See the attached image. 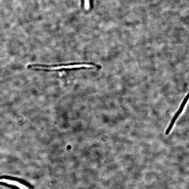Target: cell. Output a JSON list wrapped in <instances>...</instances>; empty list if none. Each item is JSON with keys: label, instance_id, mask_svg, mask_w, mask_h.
Wrapping results in <instances>:
<instances>
[{"label": "cell", "instance_id": "6da1fadb", "mask_svg": "<svg viewBox=\"0 0 189 189\" xmlns=\"http://www.w3.org/2000/svg\"><path fill=\"white\" fill-rule=\"evenodd\" d=\"M83 64H76L74 65L54 66L43 65V64H30L27 66L28 68L31 69L33 67H41L46 68V69L42 68H32V69L35 71H52L61 69H78L83 67Z\"/></svg>", "mask_w": 189, "mask_h": 189}, {"label": "cell", "instance_id": "7a4b0ae2", "mask_svg": "<svg viewBox=\"0 0 189 189\" xmlns=\"http://www.w3.org/2000/svg\"><path fill=\"white\" fill-rule=\"evenodd\" d=\"M188 95L186 96V97H185L183 101L182 102L179 109L178 111L176 112L175 115L174 116L173 118L171 120V122L169 126H168V129L166 130L165 132L166 135H168V134H169L172 128H173V126L178 116H179L181 113H182L183 111V110L184 109L185 106V104L188 99Z\"/></svg>", "mask_w": 189, "mask_h": 189}, {"label": "cell", "instance_id": "3957f363", "mask_svg": "<svg viewBox=\"0 0 189 189\" xmlns=\"http://www.w3.org/2000/svg\"><path fill=\"white\" fill-rule=\"evenodd\" d=\"M0 182L4 183L16 187L19 189H29V188L25 186V185L16 180L7 179H0Z\"/></svg>", "mask_w": 189, "mask_h": 189}, {"label": "cell", "instance_id": "277c9868", "mask_svg": "<svg viewBox=\"0 0 189 189\" xmlns=\"http://www.w3.org/2000/svg\"><path fill=\"white\" fill-rule=\"evenodd\" d=\"M84 7L86 10H88L90 8L89 0H84Z\"/></svg>", "mask_w": 189, "mask_h": 189}]
</instances>
